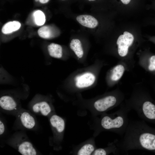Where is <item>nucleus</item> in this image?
I'll return each instance as SVG.
<instances>
[{"label":"nucleus","instance_id":"obj_1","mask_svg":"<svg viewBox=\"0 0 155 155\" xmlns=\"http://www.w3.org/2000/svg\"><path fill=\"white\" fill-rule=\"evenodd\" d=\"M152 131L143 120L129 121L119 142L123 153L134 150L155 151V133Z\"/></svg>","mask_w":155,"mask_h":155},{"label":"nucleus","instance_id":"obj_2","mask_svg":"<svg viewBox=\"0 0 155 155\" xmlns=\"http://www.w3.org/2000/svg\"><path fill=\"white\" fill-rule=\"evenodd\" d=\"M131 110L126 105H124L121 106L120 109L113 114L105 115L100 121L101 128L123 135L129 123L128 115Z\"/></svg>","mask_w":155,"mask_h":155},{"label":"nucleus","instance_id":"obj_3","mask_svg":"<svg viewBox=\"0 0 155 155\" xmlns=\"http://www.w3.org/2000/svg\"><path fill=\"white\" fill-rule=\"evenodd\" d=\"M133 98L126 105L131 110L133 109L142 120L155 121V104L148 98L142 97Z\"/></svg>","mask_w":155,"mask_h":155},{"label":"nucleus","instance_id":"obj_4","mask_svg":"<svg viewBox=\"0 0 155 155\" xmlns=\"http://www.w3.org/2000/svg\"><path fill=\"white\" fill-rule=\"evenodd\" d=\"M120 96L113 95L106 96L96 100L94 103V107L98 112L103 113L117 106L121 100Z\"/></svg>","mask_w":155,"mask_h":155},{"label":"nucleus","instance_id":"obj_5","mask_svg":"<svg viewBox=\"0 0 155 155\" xmlns=\"http://www.w3.org/2000/svg\"><path fill=\"white\" fill-rule=\"evenodd\" d=\"M134 39L133 36L127 31L124 32L123 34L119 37L117 44L118 46V53L120 56L124 57L127 55L128 49L132 44Z\"/></svg>","mask_w":155,"mask_h":155},{"label":"nucleus","instance_id":"obj_6","mask_svg":"<svg viewBox=\"0 0 155 155\" xmlns=\"http://www.w3.org/2000/svg\"><path fill=\"white\" fill-rule=\"evenodd\" d=\"M95 79V76L93 73L90 72H85L75 77V85L80 88L88 87L94 83Z\"/></svg>","mask_w":155,"mask_h":155},{"label":"nucleus","instance_id":"obj_7","mask_svg":"<svg viewBox=\"0 0 155 155\" xmlns=\"http://www.w3.org/2000/svg\"><path fill=\"white\" fill-rule=\"evenodd\" d=\"M32 109L34 113H40L44 116H47L51 111L49 104L44 100H40L34 103Z\"/></svg>","mask_w":155,"mask_h":155},{"label":"nucleus","instance_id":"obj_8","mask_svg":"<svg viewBox=\"0 0 155 155\" xmlns=\"http://www.w3.org/2000/svg\"><path fill=\"white\" fill-rule=\"evenodd\" d=\"M17 103L15 99L9 95H4L0 98V106L3 109L12 111L16 109Z\"/></svg>","mask_w":155,"mask_h":155},{"label":"nucleus","instance_id":"obj_9","mask_svg":"<svg viewBox=\"0 0 155 155\" xmlns=\"http://www.w3.org/2000/svg\"><path fill=\"white\" fill-rule=\"evenodd\" d=\"M76 19L81 25L89 28H94L98 24V22L97 19L90 15H79L76 17Z\"/></svg>","mask_w":155,"mask_h":155},{"label":"nucleus","instance_id":"obj_10","mask_svg":"<svg viewBox=\"0 0 155 155\" xmlns=\"http://www.w3.org/2000/svg\"><path fill=\"white\" fill-rule=\"evenodd\" d=\"M19 118L22 125L25 128L31 129L36 125V121L33 116L29 113L24 111L20 113Z\"/></svg>","mask_w":155,"mask_h":155},{"label":"nucleus","instance_id":"obj_11","mask_svg":"<svg viewBox=\"0 0 155 155\" xmlns=\"http://www.w3.org/2000/svg\"><path fill=\"white\" fill-rule=\"evenodd\" d=\"M18 150L23 155H35L37 154L32 144L27 141H23L19 144L18 146Z\"/></svg>","mask_w":155,"mask_h":155},{"label":"nucleus","instance_id":"obj_12","mask_svg":"<svg viewBox=\"0 0 155 155\" xmlns=\"http://www.w3.org/2000/svg\"><path fill=\"white\" fill-rule=\"evenodd\" d=\"M50 121L52 126L55 128L58 132L61 133L64 130L65 121L60 117L56 115H53L51 117Z\"/></svg>","mask_w":155,"mask_h":155},{"label":"nucleus","instance_id":"obj_13","mask_svg":"<svg viewBox=\"0 0 155 155\" xmlns=\"http://www.w3.org/2000/svg\"><path fill=\"white\" fill-rule=\"evenodd\" d=\"M49 54L52 57L60 59L63 55V50L61 46L59 44L51 43L47 46Z\"/></svg>","mask_w":155,"mask_h":155},{"label":"nucleus","instance_id":"obj_14","mask_svg":"<svg viewBox=\"0 0 155 155\" xmlns=\"http://www.w3.org/2000/svg\"><path fill=\"white\" fill-rule=\"evenodd\" d=\"M21 26L20 23L17 21L8 22L3 26L1 31L5 34L11 33L19 29Z\"/></svg>","mask_w":155,"mask_h":155},{"label":"nucleus","instance_id":"obj_15","mask_svg":"<svg viewBox=\"0 0 155 155\" xmlns=\"http://www.w3.org/2000/svg\"><path fill=\"white\" fill-rule=\"evenodd\" d=\"M71 49L79 58H82L84 55V51L80 40L78 39H73L69 45Z\"/></svg>","mask_w":155,"mask_h":155},{"label":"nucleus","instance_id":"obj_16","mask_svg":"<svg viewBox=\"0 0 155 155\" xmlns=\"http://www.w3.org/2000/svg\"><path fill=\"white\" fill-rule=\"evenodd\" d=\"M125 71L123 65L119 64L115 66L113 69L111 75V80L113 81H117L121 78Z\"/></svg>","mask_w":155,"mask_h":155},{"label":"nucleus","instance_id":"obj_17","mask_svg":"<svg viewBox=\"0 0 155 155\" xmlns=\"http://www.w3.org/2000/svg\"><path fill=\"white\" fill-rule=\"evenodd\" d=\"M38 33L41 37L49 39L54 36V33L53 30L49 26H45L40 28L38 30Z\"/></svg>","mask_w":155,"mask_h":155},{"label":"nucleus","instance_id":"obj_18","mask_svg":"<svg viewBox=\"0 0 155 155\" xmlns=\"http://www.w3.org/2000/svg\"><path fill=\"white\" fill-rule=\"evenodd\" d=\"M33 16L35 24L38 26H41L45 23V16L44 13L41 11L38 10L34 12Z\"/></svg>","mask_w":155,"mask_h":155},{"label":"nucleus","instance_id":"obj_19","mask_svg":"<svg viewBox=\"0 0 155 155\" xmlns=\"http://www.w3.org/2000/svg\"><path fill=\"white\" fill-rule=\"evenodd\" d=\"M93 145L90 144H87L82 146L78 152V155H90L94 150Z\"/></svg>","mask_w":155,"mask_h":155},{"label":"nucleus","instance_id":"obj_20","mask_svg":"<svg viewBox=\"0 0 155 155\" xmlns=\"http://www.w3.org/2000/svg\"><path fill=\"white\" fill-rule=\"evenodd\" d=\"M147 68L149 71L155 73V55H151L149 57Z\"/></svg>","mask_w":155,"mask_h":155},{"label":"nucleus","instance_id":"obj_21","mask_svg":"<svg viewBox=\"0 0 155 155\" xmlns=\"http://www.w3.org/2000/svg\"><path fill=\"white\" fill-rule=\"evenodd\" d=\"M94 155H105L106 153L104 148H100L96 150L93 153Z\"/></svg>","mask_w":155,"mask_h":155},{"label":"nucleus","instance_id":"obj_22","mask_svg":"<svg viewBox=\"0 0 155 155\" xmlns=\"http://www.w3.org/2000/svg\"><path fill=\"white\" fill-rule=\"evenodd\" d=\"M5 126L2 121H0V135L2 134L5 131Z\"/></svg>","mask_w":155,"mask_h":155},{"label":"nucleus","instance_id":"obj_23","mask_svg":"<svg viewBox=\"0 0 155 155\" xmlns=\"http://www.w3.org/2000/svg\"><path fill=\"white\" fill-rule=\"evenodd\" d=\"M49 0H39V2L42 3H47Z\"/></svg>","mask_w":155,"mask_h":155},{"label":"nucleus","instance_id":"obj_24","mask_svg":"<svg viewBox=\"0 0 155 155\" xmlns=\"http://www.w3.org/2000/svg\"><path fill=\"white\" fill-rule=\"evenodd\" d=\"M89 1H95V0H87Z\"/></svg>","mask_w":155,"mask_h":155},{"label":"nucleus","instance_id":"obj_25","mask_svg":"<svg viewBox=\"0 0 155 155\" xmlns=\"http://www.w3.org/2000/svg\"><path fill=\"white\" fill-rule=\"evenodd\" d=\"M38 0H35V1H38Z\"/></svg>","mask_w":155,"mask_h":155},{"label":"nucleus","instance_id":"obj_26","mask_svg":"<svg viewBox=\"0 0 155 155\" xmlns=\"http://www.w3.org/2000/svg\"><path fill=\"white\" fill-rule=\"evenodd\" d=\"M154 43H155V40H154Z\"/></svg>","mask_w":155,"mask_h":155},{"label":"nucleus","instance_id":"obj_27","mask_svg":"<svg viewBox=\"0 0 155 155\" xmlns=\"http://www.w3.org/2000/svg\"></svg>","mask_w":155,"mask_h":155}]
</instances>
